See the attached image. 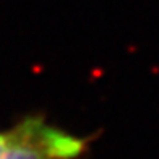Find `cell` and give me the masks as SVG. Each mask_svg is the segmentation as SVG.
Wrapping results in <instances>:
<instances>
[{
    "label": "cell",
    "mask_w": 159,
    "mask_h": 159,
    "mask_svg": "<svg viewBox=\"0 0 159 159\" xmlns=\"http://www.w3.org/2000/svg\"><path fill=\"white\" fill-rule=\"evenodd\" d=\"M86 141L62 128L30 117L0 132V159H75Z\"/></svg>",
    "instance_id": "1"
}]
</instances>
